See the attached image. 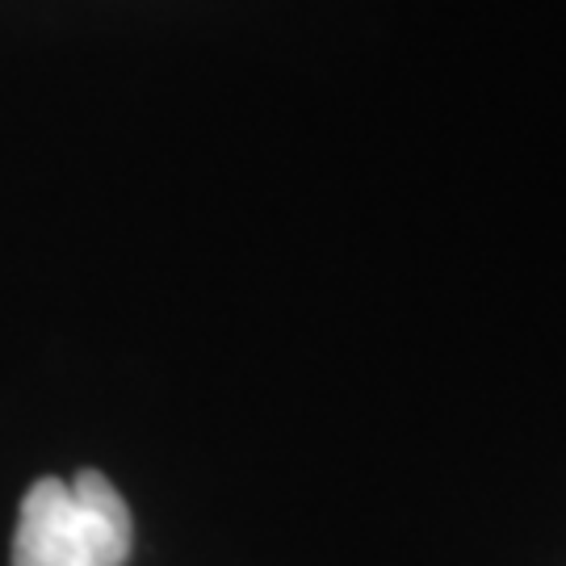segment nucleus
<instances>
[{
	"label": "nucleus",
	"instance_id": "1",
	"mask_svg": "<svg viewBox=\"0 0 566 566\" xmlns=\"http://www.w3.org/2000/svg\"><path fill=\"white\" fill-rule=\"evenodd\" d=\"M130 537V512L105 474L39 479L21 500L13 566H122Z\"/></svg>",
	"mask_w": 566,
	"mask_h": 566
}]
</instances>
